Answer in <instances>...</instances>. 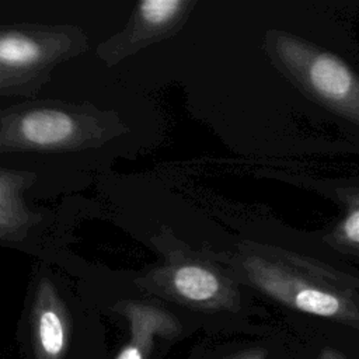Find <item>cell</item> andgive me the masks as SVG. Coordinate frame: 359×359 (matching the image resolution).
I'll return each instance as SVG.
<instances>
[{"label": "cell", "mask_w": 359, "mask_h": 359, "mask_svg": "<svg viewBox=\"0 0 359 359\" xmlns=\"http://www.w3.org/2000/svg\"><path fill=\"white\" fill-rule=\"evenodd\" d=\"M257 175L309 191L337 205L339 217L314 233L338 257L353 265L359 264V170L328 175L302 168L261 165Z\"/></svg>", "instance_id": "cell-3"}, {"label": "cell", "mask_w": 359, "mask_h": 359, "mask_svg": "<svg viewBox=\"0 0 359 359\" xmlns=\"http://www.w3.org/2000/svg\"><path fill=\"white\" fill-rule=\"evenodd\" d=\"M31 352L34 359H70L73 325L55 286L43 279L38 285L31 313Z\"/></svg>", "instance_id": "cell-6"}, {"label": "cell", "mask_w": 359, "mask_h": 359, "mask_svg": "<svg viewBox=\"0 0 359 359\" xmlns=\"http://www.w3.org/2000/svg\"><path fill=\"white\" fill-rule=\"evenodd\" d=\"M0 238H11V240H17L20 238L13 230H10L8 227H6L4 224L0 223Z\"/></svg>", "instance_id": "cell-12"}, {"label": "cell", "mask_w": 359, "mask_h": 359, "mask_svg": "<svg viewBox=\"0 0 359 359\" xmlns=\"http://www.w3.org/2000/svg\"><path fill=\"white\" fill-rule=\"evenodd\" d=\"M289 359H349V358L341 351L324 342L294 337Z\"/></svg>", "instance_id": "cell-11"}, {"label": "cell", "mask_w": 359, "mask_h": 359, "mask_svg": "<svg viewBox=\"0 0 359 359\" xmlns=\"http://www.w3.org/2000/svg\"><path fill=\"white\" fill-rule=\"evenodd\" d=\"M95 136L93 121L48 107L10 116L0 128V144L14 149H63L79 146Z\"/></svg>", "instance_id": "cell-5"}, {"label": "cell", "mask_w": 359, "mask_h": 359, "mask_svg": "<svg viewBox=\"0 0 359 359\" xmlns=\"http://www.w3.org/2000/svg\"><path fill=\"white\" fill-rule=\"evenodd\" d=\"M237 146L261 165L359 160V0H244Z\"/></svg>", "instance_id": "cell-1"}, {"label": "cell", "mask_w": 359, "mask_h": 359, "mask_svg": "<svg viewBox=\"0 0 359 359\" xmlns=\"http://www.w3.org/2000/svg\"><path fill=\"white\" fill-rule=\"evenodd\" d=\"M34 175L28 172L1 171L0 170V223L22 237L36 216L29 212L21 199V191Z\"/></svg>", "instance_id": "cell-10"}, {"label": "cell", "mask_w": 359, "mask_h": 359, "mask_svg": "<svg viewBox=\"0 0 359 359\" xmlns=\"http://www.w3.org/2000/svg\"><path fill=\"white\" fill-rule=\"evenodd\" d=\"M119 311L129 323V338L114 359H153L160 341L171 342L184 331L177 317L154 304L129 302Z\"/></svg>", "instance_id": "cell-8"}, {"label": "cell", "mask_w": 359, "mask_h": 359, "mask_svg": "<svg viewBox=\"0 0 359 359\" xmlns=\"http://www.w3.org/2000/svg\"><path fill=\"white\" fill-rule=\"evenodd\" d=\"M83 46V34L72 27H0V66L20 73L46 76Z\"/></svg>", "instance_id": "cell-4"}, {"label": "cell", "mask_w": 359, "mask_h": 359, "mask_svg": "<svg viewBox=\"0 0 359 359\" xmlns=\"http://www.w3.org/2000/svg\"><path fill=\"white\" fill-rule=\"evenodd\" d=\"M237 227L229 245L210 255L273 309L294 337L359 359V268L265 205L243 213Z\"/></svg>", "instance_id": "cell-2"}, {"label": "cell", "mask_w": 359, "mask_h": 359, "mask_svg": "<svg viewBox=\"0 0 359 359\" xmlns=\"http://www.w3.org/2000/svg\"><path fill=\"white\" fill-rule=\"evenodd\" d=\"M196 6L189 0H143L136 4V10L128 28L116 36L118 43H108V49H118L107 53L108 56L122 57L135 52L137 48L161 39L181 27ZM107 55H104L107 57Z\"/></svg>", "instance_id": "cell-7"}, {"label": "cell", "mask_w": 359, "mask_h": 359, "mask_svg": "<svg viewBox=\"0 0 359 359\" xmlns=\"http://www.w3.org/2000/svg\"><path fill=\"white\" fill-rule=\"evenodd\" d=\"M294 337L286 328L265 335H244L240 339L206 349L199 359H289Z\"/></svg>", "instance_id": "cell-9"}, {"label": "cell", "mask_w": 359, "mask_h": 359, "mask_svg": "<svg viewBox=\"0 0 359 359\" xmlns=\"http://www.w3.org/2000/svg\"><path fill=\"white\" fill-rule=\"evenodd\" d=\"M95 353H97V351H91V353L87 355L84 359H97V358H95Z\"/></svg>", "instance_id": "cell-13"}]
</instances>
